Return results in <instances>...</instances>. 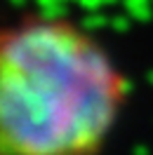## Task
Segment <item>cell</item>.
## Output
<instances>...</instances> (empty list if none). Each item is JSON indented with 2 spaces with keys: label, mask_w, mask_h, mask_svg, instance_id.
<instances>
[{
  "label": "cell",
  "mask_w": 153,
  "mask_h": 155,
  "mask_svg": "<svg viewBox=\"0 0 153 155\" xmlns=\"http://www.w3.org/2000/svg\"><path fill=\"white\" fill-rule=\"evenodd\" d=\"M123 82L92 40L38 24L0 47V155H97Z\"/></svg>",
  "instance_id": "obj_1"
}]
</instances>
